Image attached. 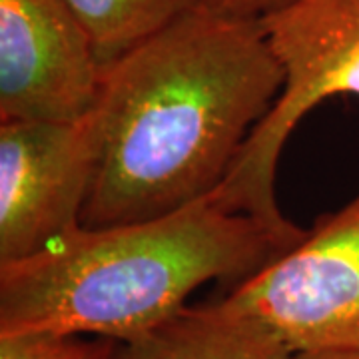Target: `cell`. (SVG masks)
<instances>
[{
    "mask_svg": "<svg viewBox=\"0 0 359 359\" xmlns=\"http://www.w3.org/2000/svg\"><path fill=\"white\" fill-rule=\"evenodd\" d=\"M283 80L262 18L205 6L104 65L102 152L82 224L162 218L212 196Z\"/></svg>",
    "mask_w": 359,
    "mask_h": 359,
    "instance_id": "6da1fadb",
    "label": "cell"
},
{
    "mask_svg": "<svg viewBox=\"0 0 359 359\" xmlns=\"http://www.w3.org/2000/svg\"><path fill=\"white\" fill-rule=\"evenodd\" d=\"M292 245L212 196L162 218L80 224L36 254L0 264V334L130 341L186 308L212 280L236 285Z\"/></svg>",
    "mask_w": 359,
    "mask_h": 359,
    "instance_id": "7a4b0ae2",
    "label": "cell"
},
{
    "mask_svg": "<svg viewBox=\"0 0 359 359\" xmlns=\"http://www.w3.org/2000/svg\"><path fill=\"white\" fill-rule=\"evenodd\" d=\"M262 25L283 68V88L214 198L295 245L308 231L294 226L278 205L280 156L295 126L323 100L359 98V0H292L262 18Z\"/></svg>",
    "mask_w": 359,
    "mask_h": 359,
    "instance_id": "3957f363",
    "label": "cell"
},
{
    "mask_svg": "<svg viewBox=\"0 0 359 359\" xmlns=\"http://www.w3.org/2000/svg\"><path fill=\"white\" fill-rule=\"evenodd\" d=\"M226 299L299 351H359V192Z\"/></svg>",
    "mask_w": 359,
    "mask_h": 359,
    "instance_id": "277c9868",
    "label": "cell"
},
{
    "mask_svg": "<svg viewBox=\"0 0 359 359\" xmlns=\"http://www.w3.org/2000/svg\"><path fill=\"white\" fill-rule=\"evenodd\" d=\"M100 152L96 108L68 122H0V264L82 224Z\"/></svg>",
    "mask_w": 359,
    "mask_h": 359,
    "instance_id": "5b68a950",
    "label": "cell"
},
{
    "mask_svg": "<svg viewBox=\"0 0 359 359\" xmlns=\"http://www.w3.org/2000/svg\"><path fill=\"white\" fill-rule=\"evenodd\" d=\"M104 65L66 0H0V122L92 112Z\"/></svg>",
    "mask_w": 359,
    "mask_h": 359,
    "instance_id": "8992f818",
    "label": "cell"
},
{
    "mask_svg": "<svg viewBox=\"0 0 359 359\" xmlns=\"http://www.w3.org/2000/svg\"><path fill=\"white\" fill-rule=\"evenodd\" d=\"M295 351L268 323L218 304L180 309L176 316L130 341H116L112 359H294Z\"/></svg>",
    "mask_w": 359,
    "mask_h": 359,
    "instance_id": "52a82bcc",
    "label": "cell"
},
{
    "mask_svg": "<svg viewBox=\"0 0 359 359\" xmlns=\"http://www.w3.org/2000/svg\"><path fill=\"white\" fill-rule=\"evenodd\" d=\"M88 32L102 65L164 30L202 0H66Z\"/></svg>",
    "mask_w": 359,
    "mask_h": 359,
    "instance_id": "ba28073f",
    "label": "cell"
},
{
    "mask_svg": "<svg viewBox=\"0 0 359 359\" xmlns=\"http://www.w3.org/2000/svg\"><path fill=\"white\" fill-rule=\"evenodd\" d=\"M92 341L80 335L22 332L0 334V359H84Z\"/></svg>",
    "mask_w": 359,
    "mask_h": 359,
    "instance_id": "9c48e42d",
    "label": "cell"
},
{
    "mask_svg": "<svg viewBox=\"0 0 359 359\" xmlns=\"http://www.w3.org/2000/svg\"><path fill=\"white\" fill-rule=\"evenodd\" d=\"M292 0H202L205 8L242 18H266Z\"/></svg>",
    "mask_w": 359,
    "mask_h": 359,
    "instance_id": "30bf717a",
    "label": "cell"
},
{
    "mask_svg": "<svg viewBox=\"0 0 359 359\" xmlns=\"http://www.w3.org/2000/svg\"><path fill=\"white\" fill-rule=\"evenodd\" d=\"M294 359H359V351H299Z\"/></svg>",
    "mask_w": 359,
    "mask_h": 359,
    "instance_id": "8fae6325",
    "label": "cell"
},
{
    "mask_svg": "<svg viewBox=\"0 0 359 359\" xmlns=\"http://www.w3.org/2000/svg\"><path fill=\"white\" fill-rule=\"evenodd\" d=\"M114 346H116V341L100 337V339L92 341V347H90L88 355H86L84 359H112Z\"/></svg>",
    "mask_w": 359,
    "mask_h": 359,
    "instance_id": "7c38bea8",
    "label": "cell"
}]
</instances>
